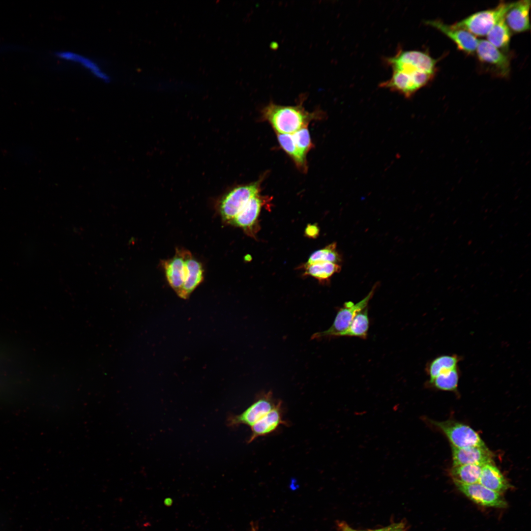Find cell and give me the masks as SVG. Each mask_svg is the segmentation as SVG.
<instances>
[{"label": "cell", "mask_w": 531, "mask_h": 531, "mask_svg": "<svg viewBox=\"0 0 531 531\" xmlns=\"http://www.w3.org/2000/svg\"><path fill=\"white\" fill-rule=\"evenodd\" d=\"M302 101L295 106H282L270 102L262 110L263 118L269 122L277 134H292L307 127L309 122L322 118V111H306Z\"/></svg>", "instance_id": "obj_1"}, {"label": "cell", "mask_w": 531, "mask_h": 531, "mask_svg": "<svg viewBox=\"0 0 531 531\" xmlns=\"http://www.w3.org/2000/svg\"><path fill=\"white\" fill-rule=\"evenodd\" d=\"M434 75L412 69H392L391 77L379 86L397 92L410 99L419 89L426 86Z\"/></svg>", "instance_id": "obj_2"}, {"label": "cell", "mask_w": 531, "mask_h": 531, "mask_svg": "<svg viewBox=\"0 0 531 531\" xmlns=\"http://www.w3.org/2000/svg\"><path fill=\"white\" fill-rule=\"evenodd\" d=\"M513 3L501 2L494 8L474 13L453 25L475 36H486L498 22L504 17Z\"/></svg>", "instance_id": "obj_3"}, {"label": "cell", "mask_w": 531, "mask_h": 531, "mask_svg": "<svg viewBox=\"0 0 531 531\" xmlns=\"http://www.w3.org/2000/svg\"><path fill=\"white\" fill-rule=\"evenodd\" d=\"M260 180L237 186L221 199L219 209L221 217L229 223L236 216L248 201L259 193Z\"/></svg>", "instance_id": "obj_4"}, {"label": "cell", "mask_w": 531, "mask_h": 531, "mask_svg": "<svg viewBox=\"0 0 531 531\" xmlns=\"http://www.w3.org/2000/svg\"><path fill=\"white\" fill-rule=\"evenodd\" d=\"M480 65L496 77L507 78L510 72L509 56L490 43L487 40H478L475 51Z\"/></svg>", "instance_id": "obj_5"}, {"label": "cell", "mask_w": 531, "mask_h": 531, "mask_svg": "<svg viewBox=\"0 0 531 531\" xmlns=\"http://www.w3.org/2000/svg\"><path fill=\"white\" fill-rule=\"evenodd\" d=\"M385 61L392 69H412L434 75L437 71V60L424 51L400 49Z\"/></svg>", "instance_id": "obj_6"}, {"label": "cell", "mask_w": 531, "mask_h": 531, "mask_svg": "<svg viewBox=\"0 0 531 531\" xmlns=\"http://www.w3.org/2000/svg\"><path fill=\"white\" fill-rule=\"evenodd\" d=\"M375 290V287H374L366 296L355 304L352 301L345 303L343 307L338 310L331 326L325 331L315 333L312 336L311 339L340 336L349 326L356 314L366 308L374 295Z\"/></svg>", "instance_id": "obj_7"}, {"label": "cell", "mask_w": 531, "mask_h": 531, "mask_svg": "<svg viewBox=\"0 0 531 531\" xmlns=\"http://www.w3.org/2000/svg\"><path fill=\"white\" fill-rule=\"evenodd\" d=\"M430 422L444 434L452 446H486L479 435L468 425L453 420Z\"/></svg>", "instance_id": "obj_8"}, {"label": "cell", "mask_w": 531, "mask_h": 531, "mask_svg": "<svg viewBox=\"0 0 531 531\" xmlns=\"http://www.w3.org/2000/svg\"><path fill=\"white\" fill-rule=\"evenodd\" d=\"M277 403H275L271 391L265 393L240 414L229 415L227 425L236 427L245 424L251 427L274 408Z\"/></svg>", "instance_id": "obj_9"}, {"label": "cell", "mask_w": 531, "mask_h": 531, "mask_svg": "<svg viewBox=\"0 0 531 531\" xmlns=\"http://www.w3.org/2000/svg\"><path fill=\"white\" fill-rule=\"evenodd\" d=\"M425 24L446 36L460 51L468 55H473L475 53L478 40L469 31L453 25H447L439 20H428L425 21Z\"/></svg>", "instance_id": "obj_10"}, {"label": "cell", "mask_w": 531, "mask_h": 531, "mask_svg": "<svg viewBox=\"0 0 531 531\" xmlns=\"http://www.w3.org/2000/svg\"><path fill=\"white\" fill-rule=\"evenodd\" d=\"M454 483L457 489L475 503L484 506L504 508L507 503L500 493L492 491L480 484Z\"/></svg>", "instance_id": "obj_11"}, {"label": "cell", "mask_w": 531, "mask_h": 531, "mask_svg": "<svg viewBox=\"0 0 531 531\" xmlns=\"http://www.w3.org/2000/svg\"><path fill=\"white\" fill-rule=\"evenodd\" d=\"M162 266L168 283L177 295L182 287L187 275L184 249H177L175 256L163 261Z\"/></svg>", "instance_id": "obj_12"}, {"label": "cell", "mask_w": 531, "mask_h": 531, "mask_svg": "<svg viewBox=\"0 0 531 531\" xmlns=\"http://www.w3.org/2000/svg\"><path fill=\"white\" fill-rule=\"evenodd\" d=\"M54 55L58 59L75 64L82 67L95 78L105 83L110 82L111 77L93 59L80 53L70 51L55 52Z\"/></svg>", "instance_id": "obj_13"}, {"label": "cell", "mask_w": 531, "mask_h": 531, "mask_svg": "<svg viewBox=\"0 0 531 531\" xmlns=\"http://www.w3.org/2000/svg\"><path fill=\"white\" fill-rule=\"evenodd\" d=\"M530 0L514 2L504 16L506 25L511 32L519 33L530 30Z\"/></svg>", "instance_id": "obj_14"}, {"label": "cell", "mask_w": 531, "mask_h": 531, "mask_svg": "<svg viewBox=\"0 0 531 531\" xmlns=\"http://www.w3.org/2000/svg\"><path fill=\"white\" fill-rule=\"evenodd\" d=\"M453 466L476 464L483 466L492 462L491 452L486 447L457 448L452 446Z\"/></svg>", "instance_id": "obj_15"}, {"label": "cell", "mask_w": 531, "mask_h": 531, "mask_svg": "<svg viewBox=\"0 0 531 531\" xmlns=\"http://www.w3.org/2000/svg\"><path fill=\"white\" fill-rule=\"evenodd\" d=\"M281 424L286 425L287 422L282 418L281 402L279 401L274 408L251 426V435L247 442H251L259 437L272 433Z\"/></svg>", "instance_id": "obj_16"}, {"label": "cell", "mask_w": 531, "mask_h": 531, "mask_svg": "<svg viewBox=\"0 0 531 531\" xmlns=\"http://www.w3.org/2000/svg\"><path fill=\"white\" fill-rule=\"evenodd\" d=\"M184 257L187 275L182 287L177 295L183 299H187L203 281L204 269L201 263L195 259L189 251L185 249Z\"/></svg>", "instance_id": "obj_17"}, {"label": "cell", "mask_w": 531, "mask_h": 531, "mask_svg": "<svg viewBox=\"0 0 531 531\" xmlns=\"http://www.w3.org/2000/svg\"><path fill=\"white\" fill-rule=\"evenodd\" d=\"M478 483L500 494L506 491L511 487L501 471L492 463L486 464L482 466Z\"/></svg>", "instance_id": "obj_18"}, {"label": "cell", "mask_w": 531, "mask_h": 531, "mask_svg": "<svg viewBox=\"0 0 531 531\" xmlns=\"http://www.w3.org/2000/svg\"><path fill=\"white\" fill-rule=\"evenodd\" d=\"M263 201L259 194L253 197L229 224L245 229L251 228L257 219Z\"/></svg>", "instance_id": "obj_19"}, {"label": "cell", "mask_w": 531, "mask_h": 531, "mask_svg": "<svg viewBox=\"0 0 531 531\" xmlns=\"http://www.w3.org/2000/svg\"><path fill=\"white\" fill-rule=\"evenodd\" d=\"M460 356L456 354H442L429 361L426 367V372L432 380L439 375L458 367L461 361Z\"/></svg>", "instance_id": "obj_20"}, {"label": "cell", "mask_w": 531, "mask_h": 531, "mask_svg": "<svg viewBox=\"0 0 531 531\" xmlns=\"http://www.w3.org/2000/svg\"><path fill=\"white\" fill-rule=\"evenodd\" d=\"M511 33L504 17L499 20L488 33L487 40L502 52L507 54Z\"/></svg>", "instance_id": "obj_21"}, {"label": "cell", "mask_w": 531, "mask_h": 531, "mask_svg": "<svg viewBox=\"0 0 531 531\" xmlns=\"http://www.w3.org/2000/svg\"><path fill=\"white\" fill-rule=\"evenodd\" d=\"M482 465L469 464L453 466L450 474L453 481L463 484H473L478 482Z\"/></svg>", "instance_id": "obj_22"}, {"label": "cell", "mask_w": 531, "mask_h": 531, "mask_svg": "<svg viewBox=\"0 0 531 531\" xmlns=\"http://www.w3.org/2000/svg\"><path fill=\"white\" fill-rule=\"evenodd\" d=\"M369 327L368 310L365 309L358 312L348 328L340 336L357 337L365 339Z\"/></svg>", "instance_id": "obj_23"}, {"label": "cell", "mask_w": 531, "mask_h": 531, "mask_svg": "<svg viewBox=\"0 0 531 531\" xmlns=\"http://www.w3.org/2000/svg\"><path fill=\"white\" fill-rule=\"evenodd\" d=\"M460 374V369L458 367L442 373L432 380H429L428 384L439 390L451 391L456 390Z\"/></svg>", "instance_id": "obj_24"}, {"label": "cell", "mask_w": 531, "mask_h": 531, "mask_svg": "<svg viewBox=\"0 0 531 531\" xmlns=\"http://www.w3.org/2000/svg\"><path fill=\"white\" fill-rule=\"evenodd\" d=\"M280 146L294 161L295 165L303 171L306 170V156L297 148L292 134H277Z\"/></svg>", "instance_id": "obj_25"}, {"label": "cell", "mask_w": 531, "mask_h": 531, "mask_svg": "<svg viewBox=\"0 0 531 531\" xmlns=\"http://www.w3.org/2000/svg\"><path fill=\"white\" fill-rule=\"evenodd\" d=\"M305 273L319 280H326L335 273L339 272L341 266L335 263L329 262L306 264Z\"/></svg>", "instance_id": "obj_26"}, {"label": "cell", "mask_w": 531, "mask_h": 531, "mask_svg": "<svg viewBox=\"0 0 531 531\" xmlns=\"http://www.w3.org/2000/svg\"><path fill=\"white\" fill-rule=\"evenodd\" d=\"M340 260V256L336 250V243H333L323 249L314 252L310 256L306 264L321 262L336 264Z\"/></svg>", "instance_id": "obj_27"}, {"label": "cell", "mask_w": 531, "mask_h": 531, "mask_svg": "<svg viewBox=\"0 0 531 531\" xmlns=\"http://www.w3.org/2000/svg\"><path fill=\"white\" fill-rule=\"evenodd\" d=\"M293 139L301 153L306 156L311 149L312 144L309 131L307 127L302 128L292 134Z\"/></svg>", "instance_id": "obj_28"}, {"label": "cell", "mask_w": 531, "mask_h": 531, "mask_svg": "<svg viewBox=\"0 0 531 531\" xmlns=\"http://www.w3.org/2000/svg\"><path fill=\"white\" fill-rule=\"evenodd\" d=\"M405 524L403 522L393 523L388 526L375 530L364 531H405Z\"/></svg>", "instance_id": "obj_29"}, {"label": "cell", "mask_w": 531, "mask_h": 531, "mask_svg": "<svg viewBox=\"0 0 531 531\" xmlns=\"http://www.w3.org/2000/svg\"><path fill=\"white\" fill-rule=\"evenodd\" d=\"M319 228L315 225H309L305 230L306 235L310 237H315L319 234Z\"/></svg>", "instance_id": "obj_30"}, {"label": "cell", "mask_w": 531, "mask_h": 531, "mask_svg": "<svg viewBox=\"0 0 531 531\" xmlns=\"http://www.w3.org/2000/svg\"><path fill=\"white\" fill-rule=\"evenodd\" d=\"M340 527L341 531H360L352 528L345 523H342Z\"/></svg>", "instance_id": "obj_31"}]
</instances>
